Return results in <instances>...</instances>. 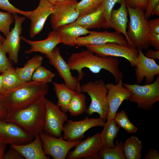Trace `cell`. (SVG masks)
Wrapping results in <instances>:
<instances>
[{
  "instance_id": "obj_1",
  "label": "cell",
  "mask_w": 159,
  "mask_h": 159,
  "mask_svg": "<svg viewBox=\"0 0 159 159\" xmlns=\"http://www.w3.org/2000/svg\"><path fill=\"white\" fill-rule=\"evenodd\" d=\"M67 63L71 70L78 72V79L80 82L84 75L83 69L87 68L92 73H98L105 69L113 76L116 82L122 80L123 74L119 68L120 61L117 57L112 56L102 57L87 49L73 53Z\"/></svg>"
},
{
  "instance_id": "obj_2",
  "label": "cell",
  "mask_w": 159,
  "mask_h": 159,
  "mask_svg": "<svg viewBox=\"0 0 159 159\" xmlns=\"http://www.w3.org/2000/svg\"><path fill=\"white\" fill-rule=\"evenodd\" d=\"M48 90L47 84L31 80L23 83L16 88L2 94L8 112L7 117L44 97Z\"/></svg>"
},
{
  "instance_id": "obj_3",
  "label": "cell",
  "mask_w": 159,
  "mask_h": 159,
  "mask_svg": "<svg viewBox=\"0 0 159 159\" xmlns=\"http://www.w3.org/2000/svg\"><path fill=\"white\" fill-rule=\"evenodd\" d=\"M44 97L24 109L14 112L4 120L16 124L34 138L39 135L43 130Z\"/></svg>"
},
{
  "instance_id": "obj_4",
  "label": "cell",
  "mask_w": 159,
  "mask_h": 159,
  "mask_svg": "<svg viewBox=\"0 0 159 159\" xmlns=\"http://www.w3.org/2000/svg\"><path fill=\"white\" fill-rule=\"evenodd\" d=\"M129 16L127 33L132 44L137 49L147 50L149 48L150 34L148 20L145 18L144 10L133 8L126 4Z\"/></svg>"
},
{
  "instance_id": "obj_5",
  "label": "cell",
  "mask_w": 159,
  "mask_h": 159,
  "mask_svg": "<svg viewBox=\"0 0 159 159\" xmlns=\"http://www.w3.org/2000/svg\"><path fill=\"white\" fill-rule=\"evenodd\" d=\"M80 89L81 92L87 93L91 99L86 113L91 116L94 113H97L99 117L105 122L109 107L107 98L108 89L104 81L100 79L88 82L81 86Z\"/></svg>"
},
{
  "instance_id": "obj_6",
  "label": "cell",
  "mask_w": 159,
  "mask_h": 159,
  "mask_svg": "<svg viewBox=\"0 0 159 159\" xmlns=\"http://www.w3.org/2000/svg\"><path fill=\"white\" fill-rule=\"evenodd\" d=\"M123 85L131 92L128 100L136 103L139 108L150 111L154 105L159 101V75L155 81L150 84L140 85L124 83Z\"/></svg>"
},
{
  "instance_id": "obj_7",
  "label": "cell",
  "mask_w": 159,
  "mask_h": 159,
  "mask_svg": "<svg viewBox=\"0 0 159 159\" xmlns=\"http://www.w3.org/2000/svg\"><path fill=\"white\" fill-rule=\"evenodd\" d=\"M85 47L87 49L100 57H123L129 62L131 66H135L138 51L131 44L123 45L115 42H108L100 45H88Z\"/></svg>"
},
{
  "instance_id": "obj_8",
  "label": "cell",
  "mask_w": 159,
  "mask_h": 159,
  "mask_svg": "<svg viewBox=\"0 0 159 159\" xmlns=\"http://www.w3.org/2000/svg\"><path fill=\"white\" fill-rule=\"evenodd\" d=\"M45 112L43 130L53 137L61 136L63 123L68 120L66 112L57 105L44 97Z\"/></svg>"
},
{
  "instance_id": "obj_9",
  "label": "cell",
  "mask_w": 159,
  "mask_h": 159,
  "mask_svg": "<svg viewBox=\"0 0 159 159\" xmlns=\"http://www.w3.org/2000/svg\"><path fill=\"white\" fill-rule=\"evenodd\" d=\"M39 136L44 153L51 156L54 159L66 158L70 149L82 140L68 141L64 139L61 136L55 137L43 131L39 135Z\"/></svg>"
},
{
  "instance_id": "obj_10",
  "label": "cell",
  "mask_w": 159,
  "mask_h": 159,
  "mask_svg": "<svg viewBox=\"0 0 159 159\" xmlns=\"http://www.w3.org/2000/svg\"><path fill=\"white\" fill-rule=\"evenodd\" d=\"M63 125V138L70 141L81 140L85 137V133L93 127L98 126L103 127L105 122L100 118L85 117L82 120L74 121L67 120Z\"/></svg>"
},
{
  "instance_id": "obj_11",
  "label": "cell",
  "mask_w": 159,
  "mask_h": 159,
  "mask_svg": "<svg viewBox=\"0 0 159 159\" xmlns=\"http://www.w3.org/2000/svg\"><path fill=\"white\" fill-rule=\"evenodd\" d=\"M103 146L100 133H97L81 141L75 149L69 151L67 159H98L97 154Z\"/></svg>"
},
{
  "instance_id": "obj_12",
  "label": "cell",
  "mask_w": 159,
  "mask_h": 159,
  "mask_svg": "<svg viewBox=\"0 0 159 159\" xmlns=\"http://www.w3.org/2000/svg\"><path fill=\"white\" fill-rule=\"evenodd\" d=\"M77 0H69L54 5V10L50 15V22L53 29L75 21L79 17L76 9Z\"/></svg>"
},
{
  "instance_id": "obj_13",
  "label": "cell",
  "mask_w": 159,
  "mask_h": 159,
  "mask_svg": "<svg viewBox=\"0 0 159 159\" xmlns=\"http://www.w3.org/2000/svg\"><path fill=\"white\" fill-rule=\"evenodd\" d=\"M34 138L16 124L0 120V142L11 145H21L30 142Z\"/></svg>"
},
{
  "instance_id": "obj_14",
  "label": "cell",
  "mask_w": 159,
  "mask_h": 159,
  "mask_svg": "<svg viewBox=\"0 0 159 159\" xmlns=\"http://www.w3.org/2000/svg\"><path fill=\"white\" fill-rule=\"evenodd\" d=\"M45 56L49 59V64L54 67L64 80L65 84L70 89L81 92L80 82L77 78L72 75L71 70L61 56L59 48L56 46Z\"/></svg>"
},
{
  "instance_id": "obj_15",
  "label": "cell",
  "mask_w": 159,
  "mask_h": 159,
  "mask_svg": "<svg viewBox=\"0 0 159 159\" xmlns=\"http://www.w3.org/2000/svg\"><path fill=\"white\" fill-rule=\"evenodd\" d=\"M12 14L14 19V26L8 34L2 44L5 51L8 54L9 59L14 63H18L23 29L21 25L26 18L19 16L17 14Z\"/></svg>"
},
{
  "instance_id": "obj_16",
  "label": "cell",
  "mask_w": 159,
  "mask_h": 159,
  "mask_svg": "<svg viewBox=\"0 0 159 159\" xmlns=\"http://www.w3.org/2000/svg\"><path fill=\"white\" fill-rule=\"evenodd\" d=\"M138 50V54L135 72L136 84L141 83L144 78L146 84L152 83L155 76L159 75V65L153 59L145 57L142 49Z\"/></svg>"
},
{
  "instance_id": "obj_17",
  "label": "cell",
  "mask_w": 159,
  "mask_h": 159,
  "mask_svg": "<svg viewBox=\"0 0 159 159\" xmlns=\"http://www.w3.org/2000/svg\"><path fill=\"white\" fill-rule=\"evenodd\" d=\"M116 83L115 84L111 83L106 84L109 107L107 120L114 119L122 103L125 100H128L131 93L129 89L123 85L122 80Z\"/></svg>"
},
{
  "instance_id": "obj_18",
  "label": "cell",
  "mask_w": 159,
  "mask_h": 159,
  "mask_svg": "<svg viewBox=\"0 0 159 159\" xmlns=\"http://www.w3.org/2000/svg\"><path fill=\"white\" fill-rule=\"evenodd\" d=\"M108 42H115L123 45L128 44L122 34L106 30L103 32L91 31L88 35L78 37L76 40L77 46L79 47L88 45H100Z\"/></svg>"
},
{
  "instance_id": "obj_19",
  "label": "cell",
  "mask_w": 159,
  "mask_h": 159,
  "mask_svg": "<svg viewBox=\"0 0 159 159\" xmlns=\"http://www.w3.org/2000/svg\"><path fill=\"white\" fill-rule=\"evenodd\" d=\"M54 5L48 0H40L38 6L32 13L29 19L31 21L29 36L33 38L42 30L48 17L53 13Z\"/></svg>"
},
{
  "instance_id": "obj_20",
  "label": "cell",
  "mask_w": 159,
  "mask_h": 159,
  "mask_svg": "<svg viewBox=\"0 0 159 159\" xmlns=\"http://www.w3.org/2000/svg\"><path fill=\"white\" fill-rule=\"evenodd\" d=\"M21 39L31 46L30 49L25 51L26 54L38 52L46 56L49 54L57 44L62 43L61 40L56 29H53L50 32L47 38L42 40L32 41L21 36Z\"/></svg>"
},
{
  "instance_id": "obj_21",
  "label": "cell",
  "mask_w": 159,
  "mask_h": 159,
  "mask_svg": "<svg viewBox=\"0 0 159 159\" xmlns=\"http://www.w3.org/2000/svg\"><path fill=\"white\" fill-rule=\"evenodd\" d=\"M72 23L88 29L109 28L102 4L94 11L78 18Z\"/></svg>"
},
{
  "instance_id": "obj_22",
  "label": "cell",
  "mask_w": 159,
  "mask_h": 159,
  "mask_svg": "<svg viewBox=\"0 0 159 159\" xmlns=\"http://www.w3.org/2000/svg\"><path fill=\"white\" fill-rule=\"evenodd\" d=\"M120 4L118 9H113L111 12L108 24L109 28L114 29L115 32L119 34H122L128 44L132 45L127 33L128 13L126 3L124 0H122Z\"/></svg>"
},
{
  "instance_id": "obj_23",
  "label": "cell",
  "mask_w": 159,
  "mask_h": 159,
  "mask_svg": "<svg viewBox=\"0 0 159 159\" xmlns=\"http://www.w3.org/2000/svg\"><path fill=\"white\" fill-rule=\"evenodd\" d=\"M56 30L61 40L62 43L70 47L77 46V38L88 34L90 32L88 29L72 23L61 26Z\"/></svg>"
},
{
  "instance_id": "obj_24",
  "label": "cell",
  "mask_w": 159,
  "mask_h": 159,
  "mask_svg": "<svg viewBox=\"0 0 159 159\" xmlns=\"http://www.w3.org/2000/svg\"><path fill=\"white\" fill-rule=\"evenodd\" d=\"M30 142L21 145H11L26 159H49V157L44 153L39 135Z\"/></svg>"
},
{
  "instance_id": "obj_25",
  "label": "cell",
  "mask_w": 159,
  "mask_h": 159,
  "mask_svg": "<svg viewBox=\"0 0 159 159\" xmlns=\"http://www.w3.org/2000/svg\"><path fill=\"white\" fill-rule=\"evenodd\" d=\"M43 60L42 56L36 55L28 60L23 67L15 68L16 74L22 83L32 80L33 73L41 65Z\"/></svg>"
},
{
  "instance_id": "obj_26",
  "label": "cell",
  "mask_w": 159,
  "mask_h": 159,
  "mask_svg": "<svg viewBox=\"0 0 159 159\" xmlns=\"http://www.w3.org/2000/svg\"><path fill=\"white\" fill-rule=\"evenodd\" d=\"M53 89L58 99L57 105L63 112L67 111L69 103L76 91L69 88L64 83L53 82Z\"/></svg>"
},
{
  "instance_id": "obj_27",
  "label": "cell",
  "mask_w": 159,
  "mask_h": 159,
  "mask_svg": "<svg viewBox=\"0 0 159 159\" xmlns=\"http://www.w3.org/2000/svg\"><path fill=\"white\" fill-rule=\"evenodd\" d=\"M123 150L125 159H140L143 145L141 141L136 136H131L123 143Z\"/></svg>"
},
{
  "instance_id": "obj_28",
  "label": "cell",
  "mask_w": 159,
  "mask_h": 159,
  "mask_svg": "<svg viewBox=\"0 0 159 159\" xmlns=\"http://www.w3.org/2000/svg\"><path fill=\"white\" fill-rule=\"evenodd\" d=\"M103 127L100 133L103 146L108 148L114 147L115 146L114 140L118 135L120 127L114 119L107 120Z\"/></svg>"
},
{
  "instance_id": "obj_29",
  "label": "cell",
  "mask_w": 159,
  "mask_h": 159,
  "mask_svg": "<svg viewBox=\"0 0 159 159\" xmlns=\"http://www.w3.org/2000/svg\"><path fill=\"white\" fill-rule=\"evenodd\" d=\"M86 96L82 92H76L68 105L67 111L72 117L77 116L86 112Z\"/></svg>"
},
{
  "instance_id": "obj_30",
  "label": "cell",
  "mask_w": 159,
  "mask_h": 159,
  "mask_svg": "<svg viewBox=\"0 0 159 159\" xmlns=\"http://www.w3.org/2000/svg\"><path fill=\"white\" fill-rule=\"evenodd\" d=\"M123 144L122 141L117 140L113 148L103 146L98 153V159H125L123 150Z\"/></svg>"
},
{
  "instance_id": "obj_31",
  "label": "cell",
  "mask_w": 159,
  "mask_h": 159,
  "mask_svg": "<svg viewBox=\"0 0 159 159\" xmlns=\"http://www.w3.org/2000/svg\"><path fill=\"white\" fill-rule=\"evenodd\" d=\"M1 74L2 87L5 92L16 88L23 83L16 74L15 68L7 70Z\"/></svg>"
},
{
  "instance_id": "obj_32",
  "label": "cell",
  "mask_w": 159,
  "mask_h": 159,
  "mask_svg": "<svg viewBox=\"0 0 159 159\" xmlns=\"http://www.w3.org/2000/svg\"><path fill=\"white\" fill-rule=\"evenodd\" d=\"M102 0H81L77 2L76 9L79 13V18L89 13L98 8Z\"/></svg>"
},
{
  "instance_id": "obj_33",
  "label": "cell",
  "mask_w": 159,
  "mask_h": 159,
  "mask_svg": "<svg viewBox=\"0 0 159 159\" xmlns=\"http://www.w3.org/2000/svg\"><path fill=\"white\" fill-rule=\"evenodd\" d=\"M150 46L159 50V18L148 20Z\"/></svg>"
},
{
  "instance_id": "obj_34",
  "label": "cell",
  "mask_w": 159,
  "mask_h": 159,
  "mask_svg": "<svg viewBox=\"0 0 159 159\" xmlns=\"http://www.w3.org/2000/svg\"><path fill=\"white\" fill-rule=\"evenodd\" d=\"M114 119L119 127L122 128L127 132L132 133L137 132V128L129 120L124 111L122 110L116 113Z\"/></svg>"
},
{
  "instance_id": "obj_35",
  "label": "cell",
  "mask_w": 159,
  "mask_h": 159,
  "mask_svg": "<svg viewBox=\"0 0 159 159\" xmlns=\"http://www.w3.org/2000/svg\"><path fill=\"white\" fill-rule=\"evenodd\" d=\"M55 76L50 70L41 66L33 73L32 80L48 84L52 82Z\"/></svg>"
},
{
  "instance_id": "obj_36",
  "label": "cell",
  "mask_w": 159,
  "mask_h": 159,
  "mask_svg": "<svg viewBox=\"0 0 159 159\" xmlns=\"http://www.w3.org/2000/svg\"><path fill=\"white\" fill-rule=\"evenodd\" d=\"M14 21L12 14L0 11V32L5 37L9 32L10 26Z\"/></svg>"
},
{
  "instance_id": "obj_37",
  "label": "cell",
  "mask_w": 159,
  "mask_h": 159,
  "mask_svg": "<svg viewBox=\"0 0 159 159\" xmlns=\"http://www.w3.org/2000/svg\"><path fill=\"white\" fill-rule=\"evenodd\" d=\"M0 9L11 14L16 13L21 14L29 19L32 13V11H24L16 8L9 0H0Z\"/></svg>"
},
{
  "instance_id": "obj_38",
  "label": "cell",
  "mask_w": 159,
  "mask_h": 159,
  "mask_svg": "<svg viewBox=\"0 0 159 159\" xmlns=\"http://www.w3.org/2000/svg\"><path fill=\"white\" fill-rule=\"evenodd\" d=\"M2 42H0V74H1L6 70L14 69L12 61L6 55L2 46Z\"/></svg>"
},
{
  "instance_id": "obj_39",
  "label": "cell",
  "mask_w": 159,
  "mask_h": 159,
  "mask_svg": "<svg viewBox=\"0 0 159 159\" xmlns=\"http://www.w3.org/2000/svg\"><path fill=\"white\" fill-rule=\"evenodd\" d=\"M122 1V0H102V4L104 7L105 16L108 25L111 13L114 6L117 3L121 4Z\"/></svg>"
},
{
  "instance_id": "obj_40",
  "label": "cell",
  "mask_w": 159,
  "mask_h": 159,
  "mask_svg": "<svg viewBox=\"0 0 159 159\" xmlns=\"http://www.w3.org/2000/svg\"><path fill=\"white\" fill-rule=\"evenodd\" d=\"M24 158L16 149L11 146L9 150L4 153L3 159H24Z\"/></svg>"
},
{
  "instance_id": "obj_41",
  "label": "cell",
  "mask_w": 159,
  "mask_h": 159,
  "mask_svg": "<svg viewBox=\"0 0 159 159\" xmlns=\"http://www.w3.org/2000/svg\"><path fill=\"white\" fill-rule=\"evenodd\" d=\"M126 4L133 8L139 7L145 10L147 5V0H124Z\"/></svg>"
},
{
  "instance_id": "obj_42",
  "label": "cell",
  "mask_w": 159,
  "mask_h": 159,
  "mask_svg": "<svg viewBox=\"0 0 159 159\" xmlns=\"http://www.w3.org/2000/svg\"><path fill=\"white\" fill-rule=\"evenodd\" d=\"M147 5L144 16L145 18L148 20L151 16V12L153 8L159 3V0H147Z\"/></svg>"
},
{
  "instance_id": "obj_43",
  "label": "cell",
  "mask_w": 159,
  "mask_h": 159,
  "mask_svg": "<svg viewBox=\"0 0 159 159\" xmlns=\"http://www.w3.org/2000/svg\"><path fill=\"white\" fill-rule=\"evenodd\" d=\"M7 115V111L4 104L2 94H0V120H4Z\"/></svg>"
},
{
  "instance_id": "obj_44",
  "label": "cell",
  "mask_w": 159,
  "mask_h": 159,
  "mask_svg": "<svg viewBox=\"0 0 159 159\" xmlns=\"http://www.w3.org/2000/svg\"><path fill=\"white\" fill-rule=\"evenodd\" d=\"M145 159H159V153L158 151L153 148H150L144 157Z\"/></svg>"
},
{
  "instance_id": "obj_45",
  "label": "cell",
  "mask_w": 159,
  "mask_h": 159,
  "mask_svg": "<svg viewBox=\"0 0 159 159\" xmlns=\"http://www.w3.org/2000/svg\"><path fill=\"white\" fill-rule=\"evenodd\" d=\"M146 57L153 59H159V50L155 51L152 49L147 50L144 54Z\"/></svg>"
},
{
  "instance_id": "obj_46",
  "label": "cell",
  "mask_w": 159,
  "mask_h": 159,
  "mask_svg": "<svg viewBox=\"0 0 159 159\" xmlns=\"http://www.w3.org/2000/svg\"><path fill=\"white\" fill-rule=\"evenodd\" d=\"M6 144L0 142V159H3Z\"/></svg>"
},
{
  "instance_id": "obj_47",
  "label": "cell",
  "mask_w": 159,
  "mask_h": 159,
  "mask_svg": "<svg viewBox=\"0 0 159 159\" xmlns=\"http://www.w3.org/2000/svg\"><path fill=\"white\" fill-rule=\"evenodd\" d=\"M151 15H156L159 16V3L157 4L153 8L151 12Z\"/></svg>"
},
{
  "instance_id": "obj_48",
  "label": "cell",
  "mask_w": 159,
  "mask_h": 159,
  "mask_svg": "<svg viewBox=\"0 0 159 159\" xmlns=\"http://www.w3.org/2000/svg\"><path fill=\"white\" fill-rule=\"evenodd\" d=\"M53 5H56L69 0H48Z\"/></svg>"
},
{
  "instance_id": "obj_49",
  "label": "cell",
  "mask_w": 159,
  "mask_h": 159,
  "mask_svg": "<svg viewBox=\"0 0 159 159\" xmlns=\"http://www.w3.org/2000/svg\"><path fill=\"white\" fill-rule=\"evenodd\" d=\"M5 93V91L4 90L2 85V75L1 74L0 75V94H4Z\"/></svg>"
},
{
  "instance_id": "obj_50",
  "label": "cell",
  "mask_w": 159,
  "mask_h": 159,
  "mask_svg": "<svg viewBox=\"0 0 159 159\" xmlns=\"http://www.w3.org/2000/svg\"><path fill=\"white\" fill-rule=\"evenodd\" d=\"M4 38L0 34V42H3L5 40Z\"/></svg>"
}]
</instances>
